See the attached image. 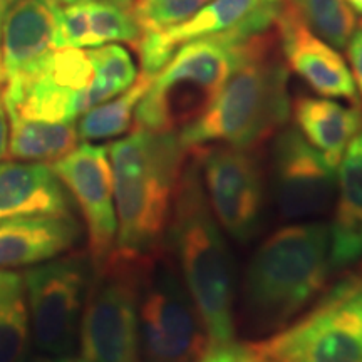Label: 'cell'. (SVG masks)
I'll return each instance as SVG.
<instances>
[{"label": "cell", "instance_id": "1", "mask_svg": "<svg viewBox=\"0 0 362 362\" xmlns=\"http://www.w3.org/2000/svg\"><path fill=\"white\" fill-rule=\"evenodd\" d=\"M117 215L116 252L153 259L166 230L189 149L180 133L134 128L107 146Z\"/></svg>", "mask_w": 362, "mask_h": 362}, {"label": "cell", "instance_id": "2", "mask_svg": "<svg viewBox=\"0 0 362 362\" xmlns=\"http://www.w3.org/2000/svg\"><path fill=\"white\" fill-rule=\"evenodd\" d=\"M165 245L206 327L210 347L235 341V285L228 247L208 205L200 168L192 151L185 163Z\"/></svg>", "mask_w": 362, "mask_h": 362}, {"label": "cell", "instance_id": "3", "mask_svg": "<svg viewBox=\"0 0 362 362\" xmlns=\"http://www.w3.org/2000/svg\"><path fill=\"white\" fill-rule=\"evenodd\" d=\"M288 115V67L279 56L277 37L267 30L247 40L223 89L197 121L180 131V139L187 148L255 149L284 128Z\"/></svg>", "mask_w": 362, "mask_h": 362}, {"label": "cell", "instance_id": "4", "mask_svg": "<svg viewBox=\"0 0 362 362\" xmlns=\"http://www.w3.org/2000/svg\"><path fill=\"white\" fill-rule=\"evenodd\" d=\"M329 225L300 221L267 237L248 262L242 291L243 319L252 334L287 327L322 292L332 269Z\"/></svg>", "mask_w": 362, "mask_h": 362}, {"label": "cell", "instance_id": "5", "mask_svg": "<svg viewBox=\"0 0 362 362\" xmlns=\"http://www.w3.org/2000/svg\"><path fill=\"white\" fill-rule=\"evenodd\" d=\"M250 37L226 33L181 45L153 76L136 107L134 128L180 133L197 121L223 89Z\"/></svg>", "mask_w": 362, "mask_h": 362}, {"label": "cell", "instance_id": "6", "mask_svg": "<svg viewBox=\"0 0 362 362\" xmlns=\"http://www.w3.org/2000/svg\"><path fill=\"white\" fill-rule=\"evenodd\" d=\"M156 257L141 259L112 250L110 259L93 270L78 334L83 359L141 362L139 300Z\"/></svg>", "mask_w": 362, "mask_h": 362}, {"label": "cell", "instance_id": "7", "mask_svg": "<svg viewBox=\"0 0 362 362\" xmlns=\"http://www.w3.org/2000/svg\"><path fill=\"white\" fill-rule=\"evenodd\" d=\"M248 346L265 362H362V280L341 284L309 314Z\"/></svg>", "mask_w": 362, "mask_h": 362}, {"label": "cell", "instance_id": "8", "mask_svg": "<svg viewBox=\"0 0 362 362\" xmlns=\"http://www.w3.org/2000/svg\"><path fill=\"white\" fill-rule=\"evenodd\" d=\"M139 349L141 362H198L210 349L205 324L163 252L151 262L143 284Z\"/></svg>", "mask_w": 362, "mask_h": 362}, {"label": "cell", "instance_id": "9", "mask_svg": "<svg viewBox=\"0 0 362 362\" xmlns=\"http://www.w3.org/2000/svg\"><path fill=\"white\" fill-rule=\"evenodd\" d=\"M90 277L88 252L62 253L22 274L34 344L49 359L67 357L74 349Z\"/></svg>", "mask_w": 362, "mask_h": 362}, {"label": "cell", "instance_id": "10", "mask_svg": "<svg viewBox=\"0 0 362 362\" xmlns=\"http://www.w3.org/2000/svg\"><path fill=\"white\" fill-rule=\"evenodd\" d=\"M94 81L89 49H56L29 78L4 86L2 104L6 112L27 119L74 123L96 106Z\"/></svg>", "mask_w": 362, "mask_h": 362}, {"label": "cell", "instance_id": "11", "mask_svg": "<svg viewBox=\"0 0 362 362\" xmlns=\"http://www.w3.org/2000/svg\"><path fill=\"white\" fill-rule=\"evenodd\" d=\"M188 149L198 161L203 189L216 221L238 242L250 240L265 205V176L253 149L228 144Z\"/></svg>", "mask_w": 362, "mask_h": 362}, {"label": "cell", "instance_id": "12", "mask_svg": "<svg viewBox=\"0 0 362 362\" xmlns=\"http://www.w3.org/2000/svg\"><path fill=\"white\" fill-rule=\"evenodd\" d=\"M272 192L287 220L320 216L332 208L337 170L332 168L297 128L280 129L272 151Z\"/></svg>", "mask_w": 362, "mask_h": 362}, {"label": "cell", "instance_id": "13", "mask_svg": "<svg viewBox=\"0 0 362 362\" xmlns=\"http://www.w3.org/2000/svg\"><path fill=\"white\" fill-rule=\"evenodd\" d=\"M76 205L83 214L88 232V253L93 270L110 259L116 247L117 215L112 170L107 146L83 143L69 155L52 163Z\"/></svg>", "mask_w": 362, "mask_h": 362}, {"label": "cell", "instance_id": "14", "mask_svg": "<svg viewBox=\"0 0 362 362\" xmlns=\"http://www.w3.org/2000/svg\"><path fill=\"white\" fill-rule=\"evenodd\" d=\"M284 0H211L192 19L165 33L141 34L134 49L141 72L155 76L183 44L226 33L255 35L275 25Z\"/></svg>", "mask_w": 362, "mask_h": 362}, {"label": "cell", "instance_id": "15", "mask_svg": "<svg viewBox=\"0 0 362 362\" xmlns=\"http://www.w3.org/2000/svg\"><path fill=\"white\" fill-rule=\"evenodd\" d=\"M275 27L280 52L288 69L322 98L357 103L354 79L344 57L300 19L287 0H284Z\"/></svg>", "mask_w": 362, "mask_h": 362}, {"label": "cell", "instance_id": "16", "mask_svg": "<svg viewBox=\"0 0 362 362\" xmlns=\"http://www.w3.org/2000/svg\"><path fill=\"white\" fill-rule=\"evenodd\" d=\"M57 11L52 0H8L0 35L4 84L29 78L56 51Z\"/></svg>", "mask_w": 362, "mask_h": 362}, {"label": "cell", "instance_id": "17", "mask_svg": "<svg viewBox=\"0 0 362 362\" xmlns=\"http://www.w3.org/2000/svg\"><path fill=\"white\" fill-rule=\"evenodd\" d=\"M81 226L72 215L22 216L0 221V270L33 267L67 253Z\"/></svg>", "mask_w": 362, "mask_h": 362}, {"label": "cell", "instance_id": "18", "mask_svg": "<svg viewBox=\"0 0 362 362\" xmlns=\"http://www.w3.org/2000/svg\"><path fill=\"white\" fill-rule=\"evenodd\" d=\"M40 215H72V198L44 163H0V221Z\"/></svg>", "mask_w": 362, "mask_h": 362}, {"label": "cell", "instance_id": "19", "mask_svg": "<svg viewBox=\"0 0 362 362\" xmlns=\"http://www.w3.org/2000/svg\"><path fill=\"white\" fill-rule=\"evenodd\" d=\"M337 171V192L329 223L332 269L362 259V131L349 143Z\"/></svg>", "mask_w": 362, "mask_h": 362}, {"label": "cell", "instance_id": "20", "mask_svg": "<svg viewBox=\"0 0 362 362\" xmlns=\"http://www.w3.org/2000/svg\"><path fill=\"white\" fill-rule=\"evenodd\" d=\"M138 39L139 29L131 8L110 0H79L57 11V49H93L111 42L134 47Z\"/></svg>", "mask_w": 362, "mask_h": 362}, {"label": "cell", "instance_id": "21", "mask_svg": "<svg viewBox=\"0 0 362 362\" xmlns=\"http://www.w3.org/2000/svg\"><path fill=\"white\" fill-rule=\"evenodd\" d=\"M297 129L337 170L352 139L362 131L359 106H344L330 98H298L293 103Z\"/></svg>", "mask_w": 362, "mask_h": 362}, {"label": "cell", "instance_id": "22", "mask_svg": "<svg viewBox=\"0 0 362 362\" xmlns=\"http://www.w3.org/2000/svg\"><path fill=\"white\" fill-rule=\"evenodd\" d=\"M8 146L7 156L16 161L52 165L78 146L79 134L74 123L27 119L7 112Z\"/></svg>", "mask_w": 362, "mask_h": 362}, {"label": "cell", "instance_id": "23", "mask_svg": "<svg viewBox=\"0 0 362 362\" xmlns=\"http://www.w3.org/2000/svg\"><path fill=\"white\" fill-rule=\"evenodd\" d=\"M153 81V74L141 72L129 89L110 101L86 111L78 123L79 139L101 141L124 134L134 123V112Z\"/></svg>", "mask_w": 362, "mask_h": 362}, {"label": "cell", "instance_id": "24", "mask_svg": "<svg viewBox=\"0 0 362 362\" xmlns=\"http://www.w3.org/2000/svg\"><path fill=\"white\" fill-rule=\"evenodd\" d=\"M30 341L29 309L22 274L13 272L0 293V362H27Z\"/></svg>", "mask_w": 362, "mask_h": 362}, {"label": "cell", "instance_id": "25", "mask_svg": "<svg viewBox=\"0 0 362 362\" xmlns=\"http://www.w3.org/2000/svg\"><path fill=\"white\" fill-rule=\"evenodd\" d=\"M314 33L336 49L347 47L357 27L347 0H287Z\"/></svg>", "mask_w": 362, "mask_h": 362}, {"label": "cell", "instance_id": "26", "mask_svg": "<svg viewBox=\"0 0 362 362\" xmlns=\"http://www.w3.org/2000/svg\"><path fill=\"white\" fill-rule=\"evenodd\" d=\"M89 54L96 66V81L93 90L96 106L124 93L138 79V69L133 57L121 45H99L89 49Z\"/></svg>", "mask_w": 362, "mask_h": 362}, {"label": "cell", "instance_id": "27", "mask_svg": "<svg viewBox=\"0 0 362 362\" xmlns=\"http://www.w3.org/2000/svg\"><path fill=\"white\" fill-rule=\"evenodd\" d=\"M210 2L211 0H134L131 13L139 35L155 34L183 24Z\"/></svg>", "mask_w": 362, "mask_h": 362}, {"label": "cell", "instance_id": "28", "mask_svg": "<svg viewBox=\"0 0 362 362\" xmlns=\"http://www.w3.org/2000/svg\"><path fill=\"white\" fill-rule=\"evenodd\" d=\"M198 362H265L262 361L255 352L252 351V347L240 346V344L230 342L223 344V346L210 347L203 357Z\"/></svg>", "mask_w": 362, "mask_h": 362}, {"label": "cell", "instance_id": "29", "mask_svg": "<svg viewBox=\"0 0 362 362\" xmlns=\"http://www.w3.org/2000/svg\"><path fill=\"white\" fill-rule=\"evenodd\" d=\"M347 56L352 67V79L356 88L359 89L362 98V22L356 27L354 34L347 44Z\"/></svg>", "mask_w": 362, "mask_h": 362}, {"label": "cell", "instance_id": "30", "mask_svg": "<svg viewBox=\"0 0 362 362\" xmlns=\"http://www.w3.org/2000/svg\"><path fill=\"white\" fill-rule=\"evenodd\" d=\"M7 146H8V119L6 107L2 104V98H0V160L7 156Z\"/></svg>", "mask_w": 362, "mask_h": 362}, {"label": "cell", "instance_id": "31", "mask_svg": "<svg viewBox=\"0 0 362 362\" xmlns=\"http://www.w3.org/2000/svg\"><path fill=\"white\" fill-rule=\"evenodd\" d=\"M13 272L12 270H0V293L4 292V288L7 287L8 280L12 279Z\"/></svg>", "mask_w": 362, "mask_h": 362}, {"label": "cell", "instance_id": "32", "mask_svg": "<svg viewBox=\"0 0 362 362\" xmlns=\"http://www.w3.org/2000/svg\"><path fill=\"white\" fill-rule=\"evenodd\" d=\"M44 362H88L86 359H74V357L67 356L61 357V359H49V357H44Z\"/></svg>", "mask_w": 362, "mask_h": 362}, {"label": "cell", "instance_id": "33", "mask_svg": "<svg viewBox=\"0 0 362 362\" xmlns=\"http://www.w3.org/2000/svg\"><path fill=\"white\" fill-rule=\"evenodd\" d=\"M347 2H349L352 11L357 13H362V0H347Z\"/></svg>", "mask_w": 362, "mask_h": 362}, {"label": "cell", "instance_id": "34", "mask_svg": "<svg viewBox=\"0 0 362 362\" xmlns=\"http://www.w3.org/2000/svg\"><path fill=\"white\" fill-rule=\"evenodd\" d=\"M110 2H115V4H117V6H123L126 8H131L134 0H110Z\"/></svg>", "mask_w": 362, "mask_h": 362}, {"label": "cell", "instance_id": "35", "mask_svg": "<svg viewBox=\"0 0 362 362\" xmlns=\"http://www.w3.org/2000/svg\"><path fill=\"white\" fill-rule=\"evenodd\" d=\"M54 4L59 7H64V6H69V4H74V2H79V0H52Z\"/></svg>", "mask_w": 362, "mask_h": 362}, {"label": "cell", "instance_id": "36", "mask_svg": "<svg viewBox=\"0 0 362 362\" xmlns=\"http://www.w3.org/2000/svg\"><path fill=\"white\" fill-rule=\"evenodd\" d=\"M4 11H6V4L0 2V35H2V19H4ZM2 64V62H0Z\"/></svg>", "mask_w": 362, "mask_h": 362}, {"label": "cell", "instance_id": "37", "mask_svg": "<svg viewBox=\"0 0 362 362\" xmlns=\"http://www.w3.org/2000/svg\"><path fill=\"white\" fill-rule=\"evenodd\" d=\"M4 83V69H2V64H0V84Z\"/></svg>", "mask_w": 362, "mask_h": 362}, {"label": "cell", "instance_id": "38", "mask_svg": "<svg viewBox=\"0 0 362 362\" xmlns=\"http://www.w3.org/2000/svg\"><path fill=\"white\" fill-rule=\"evenodd\" d=\"M0 2H2V4H6V6H7V4H8V0H0Z\"/></svg>", "mask_w": 362, "mask_h": 362}, {"label": "cell", "instance_id": "39", "mask_svg": "<svg viewBox=\"0 0 362 362\" xmlns=\"http://www.w3.org/2000/svg\"><path fill=\"white\" fill-rule=\"evenodd\" d=\"M35 362H44V359H39V361H35Z\"/></svg>", "mask_w": 362, "mask_h": 362}, {"label": "cell", "instance_id": "40", "mask_svg": "<svg viewBox=\"0 0 362 362\" xmlns=\"http://www.w3.org/2000/svg\"><path fill=\"white\" fill-rule=\"evenodd\" d=\"M0 98H2V89H0Z\"/></svg>", "mask_w": 362, "mask_h": 362}]
</instances>
